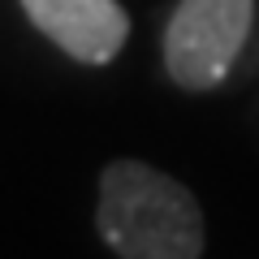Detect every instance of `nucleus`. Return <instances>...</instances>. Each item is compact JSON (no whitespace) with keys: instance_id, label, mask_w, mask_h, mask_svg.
I'll return each mask as SVG.
<instances>
[{"instance_id":"nucleus-3","label":"nucleus","mask_w":259,"mask_h":259,"mask_svg":"<svg viewBox=\"0 0 259 259\" xmlns=\"http://www.w3.org/2000/svg\"><path fill=\"white\" fill-rule=\"evenodd\" d=\"M22 9L61 52L87 65H108L130 35L117 0H22Z\"/></svg>"},{"instance_id":"nucleus-2","label":"nucleus","mask_w":259,"mask_h":259,"mask_svg":"<svg viewBox=\"0 0 259 259\" xmlns=\"http://www.w3.org/2000/svg\"><path fill=\"white\" fill-rule=\"evenodd\" d=\"M255 22V0H182L164 26V69L186 91L229 78Z\"/></svg>"},{"instance_id":"nucleus-1","label":"nucleus","mask_w":259,"mask_h":259,"mask_svg":"<svg viewBox=\"0 0 259 259\" xmlns=\"http://www.w3.org/2000/svg\"><path fill=\"white\" fill-rule=\"evenodd\" d=\"M95 225L121 259L203 255V212L194 194L143 160H112L104 168Z\"/></svg>"}]
</instances>
